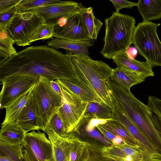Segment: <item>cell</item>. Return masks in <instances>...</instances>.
<instances>
[{"mask_svg": "<svg viewBox=\"0 0 161 161\" xmlns=\"http://www.w3.org/2000/svg\"><path fill=\"white\" fill-rule=\"evenodd\" d=\"M32 95L39 116L40 130L45 132L51 119L62 106L63 97L53 89L50 81L42 76L36 83Z\"/></svg>", "mask_w": 161, "mask_h": 161, "instance_id": "5b68a950", "label": "cell"}, {"mask_svg": "<svg viewBox=\"0 0 161 161\" xmlns=\"http://www.w3.org/2000/svg\"><path fill=\"white\" fill-rule=\"evenodd\" d=\"M50 84L53 89L57 93L62 96L61 91L56 80H55L50 81Z\"/></svg>", "mask_w": 161, "mask_h": 161, "instance_id": "60d3db41", "label": "cell"}, {"mask_svg": "<svg viewBox=\"0 0 161 161\" xmlns=\"http://www.w3.org/2000/svg\"><path fill=\"white\" fill-rule=\"evenodd\" d=\"M25 161H39L30 147L24 142L21 144Z\"/></svg>", "mask_w": 161, "mask_h": 161, "instance_id": "74e56055", "label": "cell"}, {"mask_svg": "<svg viewBox=\"0 0 161 161\" xmlns=\"http://www.w3.org/2000/svg\"><path fill=\"white\" fill-rule=\"evenodd\" d=\"M6 27L0 25V64L17 53L13 45L15 42L8 34Z\"/></svg>", "mask_w": 161, "mask_h": 161, "instance_id": "4316f807", "label": "cell"}, {"mask_svg": "<svg viewBox=\"0 0 161 161\" xmlns=\"http://www.w3.org/2000/svg\"><path fill=\"white\" fill-rule=\"evenodd\" d=\"M111 1L116 10L115 12L119 13V11L123 8H131L133 7L137 6V3L126 0H109Z\"/></svg>", "mask_w": 161, "mask_h": 161, "instance_id": "8d00e7d4", "label": "cell"}, {"mask_svg": "<svg viewBox=\"0 0 161 161\" xmlns=\"http://www.w3.org/2000/svg\"><path fill=\"white\" fill-rule=\"evenodd\" d=\"M21 0H0V14L15 7Z\"/></svg>", "mask_w": 161, "mask_h": 161, "instance_id": "f35d334b", "label": "cell"}, {"mask_svg": "<svg viewBox=\"0 0 161 161\" xmlns=\"http://www.w3.org/2000/svg\"><path fill=\"white\" fill-rule=\"evenodd\" d=\"M35 84L5 108L6 115L2 124L17 121L23 109L32 94Z\"/></svg>", "mask_w": 161, "mask_h": 161, "instance_id": "7402d4cb", "label": "cell"}, {"mask_svg": "<svg viewBox=\"0 0 161 161\" xmlns=\"http://www.w3.org/2000/svg\"><path fill=\"white\" fill-rule=\"evenodd\" d=\"M92 40L87 41L66 40L53 38L48 46L55 49H64L72 53L88 55L89 49L93 46Z\"/></svg>", "mask_w": 161, "mask_h": 161, "instance_id": "d6986e66", "label": "cell"}, {"mask_svg": "<svg viewBox=\"0 0 161 161\" xmlns=\"http://www.w3.org/2000/svg\"><path fill=\"white\" fill-rule=\"evenodd\" d=\"M112 144L115 145H121L125 143L123 139L121 137L116 136L112 141Z\"/></svg>", "mask_w": 161, "mask_h": 161, "instance_id": "b9f144b4", "label": "cell"}, {"mask_svg": "<svg viewBox=\"0 0 161 161\" xmlns=\"http://www.w3.org/2000/svg\"><path fill=\"white\" fill-rule=\"evenodd\" d=\"M45 132L52 145L54 161H71V142L75 134L70 137L62 138L50 130H46Z\"/></svg>", "mask_w": 161, "mask_h": 161, "instance_id": "2e32d148", "label": "cell"}, {"mask_svg": "<svg viewBox=\"0 0 161 161\" xmlns=\"http://www.w3.org/2000/svg\"><path fill=\"white\" fill-rule=\"evenodd\" d=\"M80 13V12L69 18L63 26L54 27L53 36L55 38L66 40H92Z\"/></svg>", "mask_w": 161, "mask_h": 161, "instance_id": "30bf717a", "label": "cell"}, {"mask_svg": "<svg viewBox=\"0 0 161 161\" xmlns=\"http://www.w3.org/2000/svg\"><path fill=\"white\" fill-rule=\"evenodd\" d=\"M86 142L80 140L75 135L71 142L70 158L71 161H80L83 152Z\"/></svg>", "mask_w": 161, "mask_h": 161, "instance_id": "1f68e13d", "label": "cell"}, {"mask_svg": "<svg viewBox=\"0 0 161 161\" xmlns=\"http://www.w3.org/2000/svg\"><path fill=\"white\" fill-rule=\"evenodd\" d=\"M17 122L26 133L31 130H40L39 116L32 94L19 114Z\"/></svg>", "mask_w": 161, "mask_h": 161, "instance_id": "e0dca14e", "label": "cell"}, {"mask_svg": "<svg viewBox=\"0 0 161 161\" xmlns=\"http://www.w3.org/2000/svg\"><path fill=\"white\" fill-rule=\"evenodd\" d=\"M63 103L57 114L66 132L79 133V125L89 103L69 90L63 93Z\"/></svg>", "mask_w": 161, "mask_h": 161, "instance_id": "ba28073f", "label": "cell"}, {"mask_svg": "<svg viewBox=\"0 0 161 161\" xmlns=\"http://www.w3.org/2000/svg\"><path fill=\"white\" fill-rule=\"evenodd\" d=\"M80 14L90 38L92 40H96L103 23L95 17L91 7L83 6Z\"/></svg>", "mask_w": 161, "mask_h": 161, "instance_id": "cb8c5ba5", "label": "cell"}, {"mask_svg": "<svg viewBox=\"0 0 161 161\" xmlns=\"http://www.w3.org/2000/svg\"><path fill=\"white\" fill-rule=\"evenodd\" d=\"M43 77L49 81L79 79L66 55L47 45L32 46L17 52L0 64V82L15 75Z\"/></svg>", "mask_w": 161, "mask_h": 161, "instance_id": "6da1fadb", "label": "cell"}, {"mask_svg": "<svg viewBox=\"0 0 161 161\" xmlns=\"http://www.w3.org/2000/svg\"><path fill=\"white\" fill-rule=\"evenodd\" d=\"M46 24L43 17L34 10L17 13L6 27L9 36L19 46L30 45L33 34Z\"/></svg>", "mask_w": 161, "mask_h": 161, "instance_id": "52a82bcc", "label": "cell"}, {"mask_svg": "<svg viewBox=\"0 0 161 161\" xmlns=\"http://www.w3.org/2000/svg\"><path fill=\"white\" fill-rule=\"evenodd\" d=\"M59 80L64 85L84 101L88 103H104L93 90L79 80L75 82H72L67 80Z\"/></svg>", "mask_w": 161, "mask_h": 161, "instance_id": "44dd1931", "label": "cell"}, {"mask_svg": "<svg viewBox=\"0 0 161 161\" xmlns=\"http://www.w3.org/2000/svg\"><path fill=\"white\" fill-rule=\"evenodd\" d=\"M147 77L137 72L117 67L113 69L110 79L129 90L132 86L144 81Z\"/></svg>", "mask_w": 161, "mask_h": 161, "instance_id": "ac0fdd59", "label": "cell"}, {"mask_svg": "<svg viewBox=\"0 0 161 161\" xmlns=\"http://www.w3.org/2000/svg\"><path fill=\"white\" fill-rule=\"evenodd\" d=\"M136 6L143 21L161 18V0H139Z\"/></svg>", "mask_w": 161, "mask_h": 161, "instance_id": "603a6c76", "label": "cell"}, {"mask_svg": "<svg viewBox=\"0 0 161 161\" xmlns=\"http://www.w3.org/2000/svg\"><path fill=\"white\" fill-rule=\"evenodd\" d=\"M160 24L151 21L139 23L135 28L133 43L139 52L153 68L161 66V42L157 29Z\"/></svg>", "mask_w": 161, "mask_h": 161, "instance_id": "8992f818", "label": "cell"}, {"mask_svg": "<svg viewBox=\"0 0 161 161\" xmlns=\"http://www.w3.org/2000/svg\"><path fill=\"white\" fill-rule=\"evenodd\" d=\"M96 127L103 135L109 140L111 142L113 139L116 136L107 130L101 124L97 125Z\"/></svg>", "mask_w": 161, "mask_h": 161, "instance_id": "ab89813d", "label": "cell"}, {"mask_svg": "<svg viewBox=\"0 0 161 161\" xmlns=\"http://www.w3.org/2000/svg\"><path fill=\"white\" fill-rule=\"evenodd\" d=\"M0 161H13L7 156L0 153Z\"/></svg>", "mask_w": 161, "mask_h": 161, "instance_id": "7bdbcfd3", "label": "cell"}, {"mask_svg": "<svg viewBox=\"0 0 161 161\" xmlns=\"http://www.w3.org/2000/svg\"><path fill=\"white\" fill-rule=\"evenodd\" d=\"M114 107L125 113L161 155V136L158 132L153 114L147 105L137 99L130 90L110 79L106 82Z\"/></svg>", "mask_w": 161, "mask_h": 161, "instance_id": "7a4b0ae2", "label": "cell"}, {"mask_svg": "<svg viewBox=\"0 0 161 161\" xmlns=\"http://www.w3.org/2000/svg\"><path fill=\"white\" fill-rule=\"evenodd\" d=\"M102 147L86 142L80 161H114L104 157L102 154Z\"/></svg>", "mask_w": 161, "mask_h": 161, "instance_id": "f1b7e54d", "label": "cell"}, {"mask_svg": "<svg viewBox=\"0 0 161 161\" xmlns=\"http://www.w3.org/2000/svg\"><path fill=\"white\" fill-rule=\"evenodd\" d=\"M47 130L53 131L58 136L62 138L70 137L73 134L72 133L68 134L66 132L63 124L57 114H55L51 119L45 131Z\"/></svg>", "mask_w": 161, "mask_h": 161, "instance_id": "d6a6232c", "label": "cell"}, {"mask_svg": "<svg viewBox=\"0 0 161 161\" xmlns=\"http://www.w3.org/2000/svg\"><path fill=\"white\" fill-rule=\"evenodd\" d=\"M101 151L104 157L114 161H143L150 154L139 146L125 143L104 146Z\"/></svg>", "mask_w": 161, "mask_h": 161, "instance_id": "8fae6325", "label": "cell"}, {"mask_svg": "<svg viewBox=\"0 0 161 161\" xmlns=\"http://www.w3.org/2000/svg\"><path fill=\"white\" fill-rule=\"evenodd\" d=\"M136 20L132 16L115 12L105 20L104 44L100 53L112 59L116 55L127 51L133 43Z\"/></svg>", "mask_w": 161, "mask_h": 161, "instance_id": "277c9868", "label": "cell"}, {"mask_svg": "<svg viewBox=\"0 0 161 161\" xmlns=\"http://www.w3.org/2000/svg\"><path fill=\"white\" fill-rule=\"evenodd\" d=\"M114 110L104 103L90 102L85 112L83 118L104 119H112Z\"/></svg>", "mask_w": 161, "mask_h": 161, "instance_id": "484cf974", "label": "cell"}, {"mask_svg": "<svg viewBox=\"0 0 161 161\" xmlns=\"http://www.w3.org/2000/svg\"><path fill=\"white\" fill-rule=\"evenodd\" d=\"M17 13L16 6L0 14V25L7 26L13 19Z\"/></svg>", "mask_w": 161, "mask_h": 161, "instance_id": "d590c367", "label": "cell"}, {"mask_svg": "<svg viewBox=\"0 0 161 161\" xmlns=\"http://www.w3.org/2000/svg\"><path fill=\"white\" fill-rule=\"evenodd\" d=\"M24 142L31 148L39 161L53 159L52 146L44 133L33 130L26 133Z\"/></svg>", "mask_w": 161, "mask_h": 161, "instance_id": "5bb4252c", "label": "cell"}, {"mask_svg": "<svg viewBox=\"0 0 161 161\" xmlns=\"http://www.w3.org/2000/svg\"><path fill=\"white\" fill-rule=\"evenodd\" d=\"M112 119L121 123L144 150L154 158L161 159V155L125 113L115 108Z\"/></svg>", "mask_w": 161, "mask_h": 161, "instance_id": "4fadbf2b", "label": "cell"}, {"mask_svg": "<svg viewBox=\"0 0 161 161\" xmlns=\"http://www.w3.org/2000/svg\"><path fill=\"white\" fill-rule=\"evenodd\" d=\"M84 130L85 134L89 137L101 142L105 146H109L112 144L111 142L105 137L95 128L89 130L84 129Z\"/></svg>", "mask_w": 161, "mask_h": 161, "instance_id": "e575fe53", "label": "cell"}, {"mask_svg": "<svg viewBox=\"0 0 161 161\" xmlns=\"http://www.w3.org/2000/svg\"><path fill=\"white\" fill-rule=\"evenodd\" d=\"M112 59L118 68L137 72L147 78L154 76L153 67L147 62H142L135 59L129 55L127 51L116 55Z\"/></svg>", "mask_w": 161, "mask_h": 161, "instance_id": "9a60e30c", "label": "cell"}, {"mask_svg": "<svg viewBox=\"0 0 161 161\" xmlns=\"http://www.w3.org/2000/svg\"><path fill=\"white\" fill-rule=\"evenodd\" d=\"M63 1L59 0H21L16 6V8L17 13L24 12L58 4Z\"/></svg>", "mask_w": 161, "mask_h": 161, "instance_id": "83f0119b", "label": "cell"}, {"mask_svg": "<svg viewBox=\"0 0 161 161\" xmlns=\"http://www.w3.org/2000/svg\"><path fill=\"white\" fill-rule=\"evenodd\" d=\"M26 133L17 121L2 124L0 140L10 144L21 145Z\"/></svg>", "mask_w": 161, "mask_h": 161, "instance_id": "ffe728a7", "label": "cell"}, {"mask_svg": "<svg viewBox=\"0 0 161 161\" xmlns=\"http://www.w3.org/2000/svg\"><path fill=\"white\" fill-rule=\"evenodd\" d=\"M54 24L49 23L43 25L33 34L31 42L40 40H45L51 38L54 34Z\"/></svg>", "mask_w": 161, "mask_h": 161, "instance_id": "836d02e7", "label": "cell"}, {"mask_svg": "<svg viewBox=\"0 0 161 161\" xmlns=\"http://www.w3.org/2000/svg\"><path fill=\"white\" fill-rule=\"evenodd\" d=\"M68 51L65 54L77 77L93 90L104 103L114 110V102L106 84L113 69L101 60L92 59L88 55Z\"/></svg>", "mask_w": 161, "mask_h": 161, "instance_id": "3957f363", "label": "cell"}, {"mask_svg": "<svg viewBox=\"0 0 161 161\" xmlns=\"http://www.w3.org/2000/svg\"><path fill=\"white\" fill-rule=\"evenodd\" d=\"M0 153L7 156L13 161H25L21 145L10 144L0 140Z\"/></svg>", "mask_w": 161, "mask_h": 161, "instance_id": "f546056e", "label": "cell"}, {"mask_svg": "<svg viewBox=\"0 0 161 161\" xmlns=\"http://www.w3.org/2000/svg\"><path fill=\"white\" fill-rule=\"evenodd\" d=\"M51 161H54V159H53H53H52Z\"/></svg>", "mask_w": 161, "mask_h": 161, "instance_id": "ee69618b", "label": "cell"}, {"mask_svg": "<svg viewBox=\"0 0 161 161\" xmlns=\"http://www.w3.org/2000/svg\"><path fill=\"white\" fill-rule=\"evenodd\" d=\"M101 125L104 128L113 134L121 137L125 144L140 147L139 143L125 127L118 120L113 119H108L105 123Z\"/></svg>", "mask_w": 161, "mask_h": 161, "instance_id": "d4e9b609", "label": "cell"}, {"mask_svg": "<svg viewBox=\"0 0 161 161\" xmlns=\"http://www.w3.org/2000/svg\"><path fill=\"white\" fill-rule=\"evenodd\" d=\"M82 6L80 3L72 1H63L58 4L41 8L33 10L41 15L46 23L54 24L61 18H68L80 13Z\"/></svg>", "mask_w": 161, "mask_h": 161, "instance_id": "7c38bea8", "label": "cell"}, {"mask_svg": "<svg viewBox=\"0 0 161 161\" xmlns=\"http://www.w3.org/2000/svg\"><path fill=\"white\" fill-rule=\"evenodd\" d=\"M147 105L153 114L157 130L161 136V99L149 95Z\"/></svg>", "mask_w": 161, "mask_h": 161, "instance_id": "4dcf8cb0", "label": "cell"}, {"mask_svg": "<svg viewBox=\"0 0 161 161\" xmlns=\"http://www.w3.org/2000/svg\"><path fill=\"white\" fill-rule=\"evenodd\" d=\"M39 78L15 75L5 78L1 82L0 108H5L18 97L31 89Z\"/></svg>", "mask_w": 161, "mask_h": 161, "instance_id": "9c48e42d", "label": "cell"}]
</instances>
